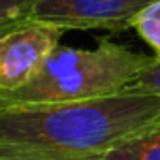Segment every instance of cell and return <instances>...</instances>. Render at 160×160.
Instances as JSON below:
<instances>
[{
    "instance_id": "6da1fadb",
    "label": "cell",
    "mask_w": 160,
    "mask_h": 160,
    "mask_svg": "<svg viewBox=\"0 0 160 160\" xmlns=\"http://www.w3.org/2000/svg\"><path fill=\"white\" fill-rule=\"evenodd\" d=\"M160 119V100L136 87L85 102L0 109V160H102Z\"/></svg>"
},
{
    "instance_id": "7a4b0ae2",
    "label": "cell",
    "mask_w": 160,
    "mask_h": 160,
    "mask_svg": "<svg viewBox=\"0 0 160 160\" xmlns=\"http://www.w3.org/2000/svg\"><path fill=\"white\" fill-rule=\"evenodd\" d=\"M151 57L122 43L102 40L92 49L58 45L32 81L17 91H0V109L70 104L124 91Z\"/></svg>"
},
{
    "instance_id": "3957f363",
    "label": "cell",
    "mask_w": 160,
    "mask_h": 160,
    "mask_svg": "<svg viewBox=\"0 0 160 160\" xmlns=\"http://www.w3.org/2000/svg\"><path fill=\"white\" fill-rule=\"evenodd\" d=\"M66 30L28 19L0 34V91H17L38 75Z\"/></svg>"
},
{
    "instance_id": "277c9868",
    "label": "cell",
    "mask_w": 160,
    "mask_h": 160,
    "mask_svg": "<svg viewBox=\"0 0 160 160\" xmlns=\"http://www.w3.org/2000/svg\"><path fill=\"white\" fill-rule=\"evenodd\" d=\"M156 0H38L30 19L62 30L134 28L138 15Z\"/></svg>"
},
{
    "instance_id": "5b68a950",
    "label": "cell",
    "mask_w": 160,
    "mask_h": 160,
    "mask_svg": "<svg viewBox=\"0 0 160 160\" xmlns=\"http://www.w3.org/2000/svg\"><path fill=\"white\" fill-rule=\"evenodd\" d=\"M102 160H160V119L124 139Z\"/></svg>"
},
{
    "instance_id": "8992f818",
    "label": "cell",
    "mask_w": 160,
    "mask_h": 160,
    "mask_svg": "<svg viewBox=\"0 0 160 160\" xmlns=\"http://www.w3.org/2000/svg\"><path fill=\"white\" fill-rule=\"evenodd\" d=\"M134 30L160 57V0L147 6L136 19Z\"/></svg>"
},
{
    "instance_id": "52a82bcc",
    "label": "cell",
    "mask_w": 160,
    "mask_h": 160,
    "mask_svg": "<svg viewBox=\"0 0 160 160\" xmlns=\"http://www.w3.org/2000/svg\"><path fill=\"white\" fill-rule=\"evenodd\" d=\"M38 0H0V34L30 19Z\"/></svg>"
},
{
    "instance_id": "ba28073f",
    "label": "cell",
    "mask_w": 160,
    "mask_h": 160,
    "mask_svg": "<svg viewBox=\"0 0 160 160\" xmlns=\"http://www.w3.org/2000/svg\"><path fill=\"white\" fill-rule=\"evenodd\" d=\"M130 87H136L139 91H145L160 100V57H151L149 64L136 75V79L130 83Z\"/></svg>"
}]
</instances>
